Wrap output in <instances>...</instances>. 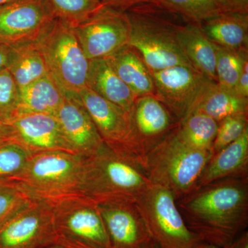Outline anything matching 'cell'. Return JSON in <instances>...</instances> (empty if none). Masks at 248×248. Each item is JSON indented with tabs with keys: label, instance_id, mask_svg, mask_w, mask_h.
I'll use <instances>...</instances> for the list:
<instances>
[{
	"label": "cell",
	"instance_id": "cell-1",
	"mask_svg": "<svg viewBox=\"0 0 248 248\" xmlns=\"http://www.w3.org/2000/svg\"><path fill=\"white\" fill-rule=\"evenodd\" d=\"M176 203L187 228L201 241L226 248L248 226V177L211 183Z\"/></svg>",
	"mask_w": 248,
	"mask_h": 248
},
{
	"label": "cell",
	"instance_id": "cell-2",
	"mask_svg": "<svg viewBox=\"0 0 248 248\" xmlns=\"http://www.w3.org/2000/svg\"><path fill=\"white\" fill-rule=\"evenodd\" d=\"M128 17V45L141 55L150 71L190 65L181 46L179 33L187 22L153 2L140 3L124 11Z\"/></svg>",
	"mask_w": 248,
	"mask_h": 248
},
{
	"label": "cell",
	"instance_id": "cell-3",
	"mask_svg": "<svg viewBox=\"0 0 248 248\" xmlns=\"http://www.w3.org/2000/svg\"><path fill=\"white\" fill-rule=\"evenodd\" d=\"M152 185L144 170L104 144L85 157L81 194L96 203L136 202Z\"/></svg>",
	"mask_w": 248,
	"mask_h": 248
},
{
	"label": "cell",
	"instance_id": "cell-4",
	"mask_svg": "<svg viewBox=\"0 0 248 248\" xmlns=\"http://www.w3.org/2000/svg\"><path fill=\"white\" fill-rule=\"evenodd\" d=\"M84 161V156L65 151L33 154L14 182L32 200L50 202L81 195Z\"/></svg>",
	"mask_w": 248,
	"mask_h": 248
},
{
	"label": "cell",
	"instance_id": "cell-5",
	"mask_svg": "<svg viewBox=\"0 0 248 248\" xmlns=\"http://www.w3.org/2000/svg\"><path fill=\"white\" fill-rule=\"evenodd\" d=\"M175 129L147 156L143 170L152 184L167 189L177 201L195 190L213 154L186 145Z\"/></svg>",
	"mask_w": 248,
	"mask_h": 248
},
{
	"label": "cell",
	"instance_id": "cell-6",
	"mask_svg": "<svg viewBox=\"0 0 248 248\" xmlns=\"http://www.w3.org/2000/svg\"><path fill=\"white\" fill-rule=\"evenodd\" d=\"M48 66L65 96L78 95L86 87L89 60L79 43L74 29L55 19L36 40Z\"/></svg>",
	"mask_w": 248,
	"mask_h": 248
},
{
	"label": "cell",
	"instance_id": "cell-7",
	"mask_svg": "<svg viewBox=\"0 0 248 248\" xmlns=\"http://www.w3.org/2000/svg\"><path fill=\"white\" fill-rule=\"evenodd\" d=\"M48 203L53 212L55 244L68 248H111L95 202L76 195Z\"/></svg>",
	"mask_w": 248,
	"mask_h": 248
},
{
	"label": "cell",
	"instance_id": "cell-8",
	"mask_svg": "<svg viewBox=\"0 0 248 248\" xmlns=\"http://www.w3.org/2000/svg\"><path fill=\"white\" fill-rule=\"evenodd\" d=\"M136 203L159 248H195L202 242L187 228L175 198L167 189L152 184Z\"/></svg>",
	"mask_w": 248,
	"mask_h": 248
},
{
	"label": "cell",
	"instance_id": "cell-9",
	"mask_svg": "<svg viewBox=\"0 0 248 248\" xmlns=\"http://www.w3.org/2000/svg\"><path fill=\"white\" fill-rule=\"evenodd\" d=\"M155 96L178 123L187 117L215 81L190 65L152 71Z\"/></svg>",
	"mask_w": 248,
	"mask_h": 248
},
{
	"label": "cell",
	"instance_id": "cell-10",
	"mask_svg": "<svg viewBox=\"0 0 248 248\" xmlns=\"http://www.w3.org/2000/svg\"><path fill=\"white\" fill-rule=\"evenodd\" d=\"M55 243L48 202L31 199L0 223V248H44Z\"/></svg>",
	"mask_w": 248,
	"mask_h": 248
},
{
	"label": "cell",
	"instance_id": "cell-11",
	"mask_svg": "<svg viewBox=\"0 0 248 248\" xmlns=\"http://www.w3.org/2000/svg\"><path fill=\"white\" fill-rule=\"evenodd\" d=\"M73 29L89 60L108 58L128 45L130 26L126 14L104 5Z\"/></svg>",
	"mask_w": 248,
	"mask_h": 248
},
{
	"label": "cell",
	"instance_id": "cell-12",
	"mask_svg": "<svg viewBox=\"0 0 248 248\" xmlns=\"http://www.w3.org/2000/svg\"><path fill=\"white\" fill-rule=\"evenodd\" d=\"M78 97L104 143L141 167L135 146L130 112L101 97L87 87L78 93Z\"/></svg>",
	"mask_w": 248,
	"mask_h": 248
},
{
	"label": "cell",
	"instance_id": "cell-13",
	"mask_svg": "<svg viewBox=\"0 0 248 248\" xmlns=\"http://www.w3.org/2000/svg\"><path fill=\"white\" fill-rule=\"evenodd\" d=\"M55 18L46 0H14L0 6V43L34 42Z\"/></svg>",
	"mask_w": 248,
	"mask_h": 248
},
{
	"label": "cell",
	"instance_id": "cell-14",
	"mask_svg": "<svg viewBox=\"0 0 248 248\" xmlns=\"http://www.w3.org/2000/svg\"><path fill=\"white\" fill-rule=\"evenodd\" d=\"M130 115L135 146L143 169L147 156L174 131L179 123L152 94L137 97Z\"/></svg>",
	"mask_w": 248,
	"mask_h": 248
},
{
	"label": "cell",
	"instance_id": "cell-15",
	"mask_svg": "<svg viewBox=\"0 0 248 248\" xmlns=\"http://www.w3.org/2000/svg\"><path fill=\"white\" fill-rule=\"evenodd\" d=\"M111 248H156L136 202L97 203Z\"/></svg>",
	"mask_w": 248,
	"mask_h": 248
},
{
	"label": "cell",
	"instance_id": "cell-16",
	"mask_svg": "<svg viewBox=\"0 0 248 248\" xmlns=\"http://www.w3.org/2000/svg\"><path fill=\"white\" fill-rule=\"evenodd\" d=\"M5 122L9 139L17 141L32 155L48 151L75 153L55 115L24 114L15 116Z\"/></svg>",
	"mask_w": 248,
	"mask_h": 248
},
{
	"label": "cell",
	"instance_id": "cell-17",
	"mask_svg": "<svg viewBox=\"0 0 248 248\" xmlns=\"http://www.w3.org/2000/svg\"><path fill=\"white\" fill-rule=\"evenodd\" d=\"M55 116L76 154L88 157L105 144L78 95L64 96Z\"/></svg>",
	"mask_w": 248,
	"mask_h": 248
},
{
	"label": "cell",
	"instance_id": "cell-18",
	"mask_svg": "<svg viewBox=\"0 0 248 248\" xmlns=\"http://www.w3.org/2000/svg\"><path fill=\"white\" fill-rule=\"evenodd\" d=\"M248 128L236 141L211 156L195 189L227 178L248 177Z\"/></svg>",
	"mask_w": 248,
	"mask_h": 248
},
{
	"label": "cell",
	"instance_id": "cell-19",
	"mask_svg": "<svg viewBox=\"0 0 248 248\" xmlns=\"http://www.w3.org/2000/svg\"><path fill=\"white\" fill-rule=\"evenodd\" d=\"M86 86L126 112L133 109L136 96L116 74L107 59L89 60Z\"/></svg>",
	"mask_w": 248,
	"mask_h": 248
},
{
	"label": "cell",
	"instance_id": "cell-20",
	"mask_svg": "<svg viewBox=\"0 0 248 248\" xmlns=\"http://www.w3.org/2000/svg\"><path fill=\"white\" fill-rule=\"evenodd\" d=\"M200 26L215 45L230 50H248V13L228 11Z\"/></svg>",
	"mask_w": 248,
	"mask_h": 248
},
{
	"label": "cell",
	"instance_id": "cell-21",
	"mask_svg": "<svg viewBox=\"0 0 248 248\" xmlns=\"http://www.w3.org/2000/svg\"><path fill=\"white\" fill-rule=\"evenodd\" d=\"M105 59L137 97L155 95L151 71L135 49L127 45Z\"/></svg>",
	"mask_w": 248,
	"mask_h": 248
},
{
	"label": "cell",
	"instance_id": "cell-22",
	"mask_svg": "<svg viewBox=\"0 0 248 248\" xmlns=\"http://www.w3.org/2000/svg\"><path fill=\"white\" fill-rule=\"evenodd\" d=\"M179 41L192 66L217 83V46L204 34L200 24L187 22L179 31Z\"/></svg>",
	"mask_w": 248,
	"mask_h": 248
},
{
	"label": "cell",
	"instance_id": "cell-23",
	"mask_svg": "<svg viewBox=\"0 0 248 248\" xmlns=\"http://www.w3.org/2000/svg\"><path fill=\"white\" fill-rule=\"evenodd\" d=\"M64 96L55 79L50 74L47 75L20 90L17 113L15 116L24 114L55 115Z\"/></svg>",
	"mask_w": 248,
	"mask_h": 248
},
{
	"label": "cell",
	"instance_id": "cell-24",
	"mask_svg": "<svg viewBox=\"0 0 248 248\" xmlns=\"http://www.w3.org/2000/svg\"><path fill=\"white\" fill-rule=\"evenodd\" d=\"M10 46L7 68L19 90L49 74L46 62L36 41Z\"/></svg>",
	"mask_w": 248,
	"mask_h": 248
},
{
	"label": "cell",
	"instance_id": "cell-25",
	"mask_svg": "<svg viewBox=\"0 0 248 248\" xmlns=\"http://www.w3.org/2000/svg\"><path fill=\"white\" fill-rule=\"evenodd\" d=\"M194 110L203 112L218 123L231 116L248 115V98L241 96L234 89L214 83Z\"/></svg>",
	"mask_w": 248,
	"mask_h": 248
},
{
	"label": "cell",
	"instance_id": "cell-26",
	"mask_svg": "<svg viewBox=\"0 0 248 248\" xmlns=\"http://www.w3.org/2000/svg\"><path fill=\"white\" fill-rule=\"evenodd\" d=\"M218 122L200 111L194 110L178 124L175 135L187 146L211 151Z\"/></svg>",
	"mask_w": 248,
	"mask_h": 248
},
{
	"label": "cell",
	"instance_id": "cell-27",
	"mask_svg": "<svg viewBox=\"0 0 248 248\" xmlns=\"http://www.w3.org/2000/svg\"><path fill=\"white\" fill-rule=\"evenodd\" d=\"M172 11L187 22L200 24L223 13L232 11L226 0H148Z\"/></svg>",
	"mask_w": 248,
	"mask_h": 248
},
{
	"label": "cell",
	"instance_id": "cell-28",
	"mask_svg": "<svg viewBox=\"0 0 248 248\" xmlns=\"http://www.w3.org/2000/svg\"><path fill=\"white\" fill-rule=\"evenodd\" d=\"M248 50H234L217 46V83L234 89L248 62Z\"/></svg>",
	"mask_w": 248,
	"mask_h": 248
},
{
	"label": "cell",
	"instance_id": "cell-29",
	"mask_svg": "<svg viewBox=\"0 0 248 248\" xmlns=\"http://www.w3.org/2000/svg\"><path fill=\"white\" fill-rule=\"evenodd\" d=\"M55 19L76 27L101 6L102 0H46Z\"/></svg>",
	"mask_w": 248,
	"mask_h": 248
},
{
	"label": "cell",
	"instance_id": "cell-30",
	"mask_svg": "<svg viewBox=\"0 0 248 248\" xmlns=\"http://www.w3.org/2000/svg\"><path fill=\"white\" fill-rule=\"evenodd\" d=\"M32 154L11 139L0 140V180L14 181Z\"/></svg>",
	"mask_w": 248,
	"mask_h": 248
},
{
	"label": "cell",
	"instance_id": "cell-31",
	"mask_svg": "<svg viewBox=\"0 0 248 248\" xmlns=\"http://www.w3.org/2000/svg\"><path fill=\"white\" fill-rule=\"evenodd\" d=\"M248 128V116L246 115L231 116L218 122L216 137L212 146V154H216L236 141Z\"/></svg>",
	"mask_w": 248,
	"mask_h": 248
},
{
	"label": "cell",
	"instance_id": "cell-32",
	"mask_svg": "<svg viewBox=\"0 0 248 248\" xmlns=\"http://www.w3.org/2000/svg\"><path fill=\"white\" fill-rule=\"evenodd\" d=\"M20 90L8 68L0 71V119L9 120L17 113Z\"/></svg>",
	"mask_w": 248,
	"mask_h": 248
},
{
	"label": "cell",
	"instance_id": "cell-33",
	"mask_svg": "<svg viewBox=\"0 0 248 248\" xmlns=\"http://www.w3.org/2000/svg\"><path fill=\"white\" fill-rule=\"evenodd\" d=\"M30 200L16 182L0 180V223Z\"/></svg>",
	"mask_w": 248,
	"mask_h": 248
},
{
	"label": "cell",
	"instance_id": "cell-34",
	"mask_svg": "<svg viewBox=\"0 0 248 248\" xmlns=\"http://www.w3.org/2000/svg\"><path fill=\"white\" fill-rule=\"evenodd\" d=\"M148 1V0H102V4L124 12L135 5Z\"/></svg>",
	"mask_w": 248,
	"mask_h": 248
},
{
	"label": "cell",
	"instance_id": "cell-35",
	"mask_svg": "<svg viewBox=\"0 0 248 248\" xmlns=\"http://www.w3.org/2000/svg\"><path fill=\"white\" fill-rule=\"evenodd\" d=\"M234 89L243 97L248 98V62L245 65L244 71Z\"/></svg>",
	"mask_w": 248,
	"mask_h": 248
},
{
	"label": "cell",
	"instance_id": "cell-36",
	"mask_svg": "<svg viewBox=\"0 0 248 248\" xmlns=\"http://www.w3.org/2000/svg\"><path fill=\"white\" fill-rule=\"evenodd\" d=\"M11 50V46L0 43V71L7 68Z\"/></svg>",
	"mask_w": 248,
	"mask_h": 248
},
{
	"label": "cell",
	"instance_id": "cell-37",
	"mask_svg": "<svg viewBox=\"0 0 248 248\" xmlns=\"http://www.w3.org/2000/svg\"><path fill=\"white\" fill-rule=\"evenodd\" d=\"M232 11L248 13V0H226Z\"/></svg>",
	"mask_w": 248,
	"mask_h": 248
},
{
	"label": "cell",
	"instance_id": "cell-38",
	"mask_svg": "<svg viewBox=\"0 0 248 248\" xmlns=\"http://www.w3.org/2000/svg\"><path fill=\"white\" fill-rule=\"evenodd\" d=\"M226 248H248V232L244 231Z\"/></svg>",
	"mask_w": 248,
	"mask_h": 248
},
{
	"label": "cell",
	"instance_id": "cell-39",
	"mask_svg": "<svg viewBox=\"0 0 248 248\" xmlns=\"http://www.w3.org/2000/svg\"><path fill=\"white\" fill-rule=\"evenodd\" d=\"M9 139V130L4 120L0 119V140Z\"/></svg>",
	"mask_w": 248,
	"mask_h": 248
},
{
	"label": "cell",
	"instance_id": "cell-40",
	"mask_svg": "<svg viewBox=\"0 0 248 248\" xmlns=\"http://www.w3.org/2000/svg\"><path fill=\"white\" fill-rule=\"evenodd\" d=\"M195 248H222L218 246H215V245L208 244V243L200 242V244L196 246Z\"/></svg>",
	"mask_w": 248,
	"mask_h": 248
},
{
	"label": "cell",
	"instance_id": "cell-41",
	"mask_svg": "<svg viewBox=\"0 0 248 248\" xmlns=\"http://www.w3.org/2000/svg\"><path fill=\"white\" fill-rule=\"evenodd\" d=\"M44 248H68L64 247V246H61V245L54 244L50 245V246H46V247H45Z\"/></svg>",
	"mask_w": 248,
	"mask_h": 248
},
{
	"label": "cell",
	"instance_id": "cell-42",
	"mask_svg": "<svg viewBox=\"0 0 248 248\" xmlns=\"http://www.w3.org/2000/svg\"><path fill=\"white\" fill-rule=\"evenodd\" d=\"M14 1V0H0V6H1V5L6 4V3H9L10 2V1Z\"/></svg>",
	"mask_w": 248,
	"mask_h": 248
},
{
	"label": "cell",
	"instance_id": "cell-43",
	"mask_svg": "<svg viewBox=\"0 0 248 248\" xmlns=\"http://www.w3.org/2000/svg\"><path fill=\"white\" fill-rule=\"evenodd\" d=\"M159 248V247H157V248Z\"/></svg>",
	"mask_w": 248,
	"mask_h": 248
}]
</instances>
